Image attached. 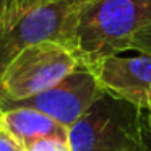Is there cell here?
<instances>
[{"mask_svg": "<svg viewBox=\"0 0 151 151\" xmlns=\"http://www.w3.org/2000/svg\"><path fill=\"white\" fill-rule=\"evenodd\" d=\"M80 5L67 0H47L26 10L20 20L0 33V75L23 49L39 42H59L68 47L72 21Z\"/></svg>", "mask_w": 151, "mask_h": 151, "instance_id": "cell-4", "label": "cell"}, {"mask_svg": "<svg viewBox=\"0 0 151 151\" xmlns=\"http://www.w3.org/2000/svg\"><path fill=\"white\" fill-rule=\"evenodd\" d=\"M67 2H73V4L81 5V4H86V2H89V0H67Z\"/></svg>", "mask_w": 151, "mask_h": 151, "instance_id": "cell-14", "label": "cell"}, {"mask_svg": "<svg viewBox=\"0 0 151 151\" xmlns=\"http://www.w3.org/2000/svg\"><path fill=\"white\" fill-rule=\"evenodd\" d=\"M23 151H72L68 141L59 140V138H42L29 146H26Z\"/></svg>", "mask_w": 151, "mask_h": 151, "instance_id": "cell-9", "label": "cell"}, {"mask_svg": "<svg viewBox=\"0 0 151 151\" xmlns=\"http://www.w3.org/2000/svg\"><path fill=\"white\" fill-rule=\"evenodd\" d=\"M130 50H137V52L151 55V24H148L140 33H137V36L132 41Z\"/></svg>", "mask_w": 151, "mask_h": 151, "instance_id": "cell-10", "label": "cell"}, {"mask_svg": "<svg viewBox=\"0 0 151 151\" xmlns=\"http://www.w3.org/2000/svg\"><path fill=\"white\" fill-rule=\"evenodd\" d=\"M0 151H21L20 145L0 128Z\"/></svg>", "mask_w": 151, "mask_h": 151, "instance_id": "cell-12", "label": "cell"}, {"mask_svg": "<svg viewBox=\"0 0 151 151\" xmlns=\"http://www.w3.org/2000/svg\"><path fill=\"white\" fill-rule=\"evenodd\" d=\"M24 13V0H0V33L13 26Z\"/></svg>", "mask_w": 151, "mask_h": 151, "instance_id": "cell-8", "label": "cell"}, {"mask_svg": "<svg viewBox=\"0 0 151 151\" xmlns=\"http://www.w3.org/2000/svg\"><path fill=\"white\" fill-rule=\"evenodd\" d=\"M138 151H151V111L141 115V146Z\"/></svg>", "mask_w": 151, "mask_h": 151, "instance_id": "cell-11", "label": "cell"}, {"mask_svg": "<svg viewBox=\"0 0 151 151\" xmlns=\"http://www.w3.org/2000/svg\"><path fill=\"white\" fill-rule=\"evenodd\" d=\"M143 111L101 91L91 107L68 128L72 151H138Z\"/></svg>", "mask_w": 151, "mask_h": 151, "instance_id": "cell-2", "label": "cell"}, {"mask_svg": "<svg viewBox=\"0 0 151 151\" xmlns=\"http://www.w3.org/2000/svg\"><path fill=\"white\" fill-rule=\"evenodd\" d=\"M80 65L76 55L59 42H39L23 49L0 75V102L23 101L63 80Z\"/></svg>", "mask_w": 151, "mask_h": 151, "instance_id": "cell-3", "label": "cell"}, {"mask_svg": "<svg viewBox=\"0 0 151 151\" xmlns=\"http://www.w3.org/2000/svg\"><path fill=\"white\" fill-rule=\"evenodd\" d=\"M44 2H47V0H24V12L29 10V8L37 7V5H41V4H44Z\"/></svg>", "mask_w": 151, "mask_h": 151, "instance_id": "cell-13", "label": "cell"}, {"mask_svg": "<svg viewBox=\"0 0 151 151\" xmlns=\"http://www.w3.org/2000/svg\"><path fill=\"white\" fill-rule=\"evenodd\" d=\"M104 93L132 102L141 111L148 109L151 98V55H111L88 67Z\"/></svg>", "mask_w": 151, "mask_h": 151, "instance_id": "cell-6", "label": "cell"}, {"mask_svg": "<svg viewBox=\"0 0 151 151\" xmlns=\"http://www.w3.org/2000/svg\"><path fill=\"white\" fill-rule=\"evenodd\" d=\"M0 128L20 145L21 151L42 138H59L68 141V128L62 127L42 112L29 107L0 111Z\"/></svg>", "mask_w": 151, "mask_h": 151, "instance_id": "cell-7", "label": "cell"}, {"mask_svg": "<svg viewBox=\"0 0 151 151\" xmlns=\"http://www.w3.org/2000/svg\"><path fill=\"white\" fill-rule=\"evenodd\" d=\"M151 24V0H89L75 12L68 49L81 65L130 50L132 41Z\"/></svg>", "mask_w": 151, "mask_h": 151, "instance_id": "cell-1", "label": "cell"}, {"mask_svg": "<svg viewBox=\"0 0 151 151\" xmlns=\"http://www.w3.org/2000/svg\"><path fill=\"white\" fill-rule=\"evenodd\" d=\"M101 86L94 73L80 63L57 85L23 101L0 102V111L13 107H29L54 119L62 127L70 128L101 94Z\"/></svg>", "mask_w": 151, "mask_h": 151, "instance_id": "cell-5", "label": "cell"}]
</instances>
